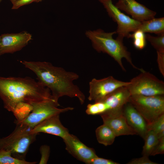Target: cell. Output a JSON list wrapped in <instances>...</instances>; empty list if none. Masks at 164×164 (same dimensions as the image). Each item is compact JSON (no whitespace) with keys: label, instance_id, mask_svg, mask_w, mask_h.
Returning a JSON list of instances; mask_svg holds the SVG:
<instances>
[{"label":"cell","instance_id":"6da1fadb","mask_svg":"<svg viewBox=\"0 0 164 164\" xmlns=\"http://www.w3.org/2000/svg\"><path fill=\"white\" fill-rule=\"evenodd\" d=\"M20 62L36 74L38 81L49 89L56 101L58 102L61 97L67 96L77 98L81 104L84 103V94L73 82L79 78L76 73L67 71L46 61L22 60Z\"/></svg>","mask_w":164,"mask_h":164},{"label":"cell","instance_id":"7a4b0ae2","mask_svg":"<svg viewBox=\"0 0 164 164\" xmlns=\"http://www.w3.org/2000/svg\"><path fill=\"white\" fill-rule=\"evenodd\" d=\"M0 97L4 108L12 112L20 102L31 104L52 97L48 88L30 77H0Z\"/></svg>","mask_w":164,"mask_h":164},{"label":"cell","instance_id":"3957f363","mask_svg":"<svg viewBox=\"0 0 164 164\" xmlns=\"http://www.w3.org/2000/svg\"><path fill=\"white\" fill-rule=\"evenodd\" d=\"M116 31L106 32L99 29L96 30L86 31L85 35L91 41L93 48L99 53H106L116 61L124 71H126L122 62L123 58L126 60L135 69L141 72L142 69L136 67L133 63L130 53L124 46L123 40L113 38V35L116 34Z\"/></svg>","mask_w":164,"mask_h":164},{"label":"cell","instance_id":"277c9868","mask_svg":"<svg viewBox=\"0 0 164 164\" xmlns=\"http://www.w3.org/2000/svg\"><path fill=\"white\" fill-rule=\"evenodd\" d=\"M32 129L23 124H17L9 135L0 138V150L9 152L15 158L26 160L29 146L35 141L37 135L31 132Z\"/></svg>","mask_w":164,"mask_h":164},{"label":"cell","instance_id":"5b68a950","mask_svg":"<svg viewBox=\"0 0 164 164\" xmlns=\"http://www.w3.org/2000/svg\"><path fill=\"white\" fill-rule=\"evenodd\" d=\"M128 102L143 116L148 126L164 114V95H132L130 96Z\"/></svg>","mask_w":164,"mask_h":164},{"label":"cell","instance_id":"8992f818","mask_svg":"<svg viewBox=\"0 0 164 164\" xmlns=\"http://www.w3.org/2000/svg\"><path fill=\"white\" fill-rule=\"evenodd\" d=\"M141 72L132 79L126 87L130 95H164V82L149 72L145 70Z\"/></svg>","mask_w":164,"mask_h":164},{"label":"cell","instance_id":"52a82bcc","mask_svg":"<svg viewBox=\"0 0 164 164\" xmlns=\"http://www.w3.org/2000/svg\"><path fill=\"white\" fill-rule=\"evenodd\" d=\"M32 109L29 115L23 120L16 123L22 124L33 128L46 118L54 115L73 110L74 108L67 107L60 108L58 102L53 98L31 104Z\"/></svg>","mask_w":164,"mask_h":164},{"label":"cell","instance_id":"ba28073f","mask_svg":"<svg viewBox=\"0 0 164 164\" xmlns=\"http://www.w3.org/2000/svg\"><path fill=\"white\" fill-rule=\"evenodd\" d=\"M103 5L109 17L117 24L116 31L117 38L123 39L128 38L131 32L138 29L141 22L136 20L122 12L113 3L112 0H98Z\"/></svg>","mask_w":164,"mask_h":164},{"label":"cell","instance_id":"9c48e42d","mask_svg":"<svg viewBox=\"0 0 164 164\" xmlns=\"http://www.w3.org/2000/svg\"><path fill=\"white\" fill-rule=\"evenodd\" d=\"M129 83L118 80L112 76L100 79L94 78L89 83L88 99L94 102L100 101L117 89L127 87Z\"/></svg>","mask_w":164,"mask_h":164},{"label":"cell","instance_id":"30bf717a","mask_svg":"<svg viewBox=\"0 0 164 164\" xmlns=\"http://www.w3.org/2000/svg\"><path fill=\"white\" fill-rule=\"evenodd\" d=\"M123 108L108 111L100 115L103 124L108 126L116 137L123 135H137L128 124L123 112Z\"/></svg>","mask_w":164,"mask_h":164},{"label":"cell","instance_id":"8fae6325","mask_svg":"<svg viewBox=\"0 0 164 164\" xmlns=\"http://www.w3.org/2000/svg\"><path fill=\"white\" fill-rule=\"evenodd\" d=\"M63 139L67 152L80 161L89 164L92 159L97 156L93 149L87 146L73 135L69 133Z\"/></svg>","mask_w":164,"mask_h":164},{"label":"cell","instance_id":"7c38bea8","mask_svg":"<svg viewBox=\"0 0 164 164\" xmlns=\"http://www.w3.org/2000/svg\"><path fill=\"white\" fill-rule=\"evenodd\" d=\"M0 36V56L21 50L32 39V35L25 31L17 33H5Z\"/></svg>","mask_w":164,"mask_h":164},{"label":"cell","instance_id":"4fadbf2b","mask_svg":"<svg viewBox=\"0 0 164 164\" xmlns=\"http://www.w3.org/2000/svg\"><path fill=\"white\" fill-rule=\"evenodd\" d=\"M115 6L140 22L155 18L156 13L135 0H118Z\"/></svg>","mask_w":164,"mask_h":164},{"label":"cell","instance_id":"5bb4252c","mask_svg":"<svg viewBox=\"0 0 164 164\" xmlns=\"http://www.w3.org/2000/svg\"><path fill=\"white\" fill-rule=\"evenodd\" d=\"M59 115H54L45 119L33 127L31 132L37 134L40 132L50 134L63 139L69 133L68 129L61 123Z\"/></svg>","mask_w":164,"mask_h":164},{"label":"cell","instance_id":"9a60e30c","mask_svg":"<svg viewBox=\"0 0 164 164\" xmlns=\"http://www.w3.org/2000/svg\"><path fill=\"white\" fill-rule=\"evenodd\" d=\"M123 112L129 125L143 139L148 131V125L145 119L128 102L124 106Z\"/></svg>","mask_w":164,"mask_h":164},{"label":"cell","instance_id":"2e32d148","mask_svg":"<svg viewBox=\"0 0 164 164\" xmlns=\"http://www.w3.org/2000/svg\"><path fill=\"white\" fill-rule=\"evenodd\" d=\"M130 96L126 87H122L117 89L99 102L104 113L122 108L124 105L128 102Z\"/></svg>","mask_w":164,"mask_h":164},{"label":"cell","instance_id":"e0dca14e","mask_svg":"<svg viewBox=\"0 0 164 164\" xmlns=\"http://www.w3.org/2000/svg\"><path fill=\"white\" fill-rule=\"evenodd\" d=\"M138 30L157 35L164 33V18H154L142 22Z\"/></svg>","mask_w":164,"mask_h":164},{"label":"cell","instance_id":"ac0fdd59","mask_svg":"<svg viewBox=\"0 0 164 164\" xmlns=\"http://www.w3.org/2000/svg\"><path fill=\"white\" fill-rule=\"evenodd\" d=\"M95 133L98 142L105 146L112 144L116 137L112 129L104 124L97 128Z\"/></svg>","mask_w":164,"mask_h":164},{"label":"cell","instance_id":"d6986e66","mask_svg":"<svg viewBox=\"0 0 164 164\" xmlns=\"http://www.w3.org/2000/svg\"><path fill=\"white\" fill-rule=\"evenodd\" d=\"M145 143L143 147V155L149 156L158 144L159 139L156 134L152 130H148L144 138Z\"/></svg>","mask_w":164,"mask_h":164},{"label":"cell","instance_id":"ffe728a7","mask_svg":"<svg viewBox=\"0 0 164 164\" xmlns=\"http://www.w3.org/2000/svg\"><path fill=\"white\" fill-rule=\"evenodd\" d=\"M32 109L31 104L25 102H20L15 106L12 112L16 118L15 124L19 122L26 118Z\"/></svg>","mask_w":164,"mask_h":164},{"label":"cell","instance_id":"44dd1931","mask_svg":"<svg viewBox=\"0 0 164 164\" xmlns=\"http://www.w3.org/2000/svg\"><path fill=\"white\" fill-rule=\"evenodd\" d=\"M36 162H29L14 158L9 151L0 150V164H35Z\"/></svg>","mask_w":164,"mask_h":164},{"label":"cell","instance_id":"7402d4cb","mask_svg":"<svg viewBox=\"0 0 164 164\" xmlns=\"http://www.w3.org/2000/svg\"><path fill=\"white\" fill-rule=\"evenodd\" d=\"M133 38V44L135 47L137 49L141 50L145 47L146 39L145 33L140 30H138L130 34L128 38Z\"/></svg>","mask_w":164,"mask_h":164},{"label":"cell","instance_id":"603a6c76","mask_svg":"<svg viewBox=\"0 0 164 164\" xmlns=\"http://www.w3.org/2000/svg\"><path fill=\"white\" fill-rule=\"evenodd\" d=\"M148 130H152L157 135L159 140L164 138V114L151 125L148 126Z\"/></svg>","mask_w":164,"mask_h":164},{"label":"cell","instance_id":"cb8c5ba5","mask_svg":"<svg viewBox=\"0 0 164 164\" xmlns=\"http://www.w3.org/2000/svg\"><path fill=\"white\" fill-rule=\"evenodd\" d=\"M148 40L157 51H164V33L155 36L149 34H145Z\"/></svg>","mask_w":164,"mask_h":164},{"label":"cell","instance_id":"d4e9b609","mask_svg":"<svg viewBox=\"0 0 164 164\" xmlns=\"http://www.w3.org/2000/svg\"><path fill=\"white\" fill-rule=\"evenodd\" d=\"M39 150L41 158L39 164H46L48 162L50 155V147L46 145H43L40 147Z\"/></svg>","mask_w":164,"mask_h":164},{"label":"cell","instance_id":"484cf974","mask_svg":"<svg viewBox=\"0 0 164 164\" xmlns=\"http://www.w3.org/2000/svg\"><path fill=\"white\" fill-rule=\"evenodd\" d=\"M128 164H157L158 163L153 162L149 158V156L145 155L140 158L133 159L127 163Z\"/></svg>","mask_w":164,"mask_h":164},{"label":"cell","instance_id":"4316f807","mask_svg":"<svg viewBox=\"0 0 164 164\" xmlns=\"http://www.w3.org/2000/svg\"><path fill=\"white\" fill-rule=\"evenodd\" d=\"M157 61L159 69L162 75L164 77V51H157Z\"/></svg>","mask_w":164,"mask_h":164},{"label":"cell","instance_id":"83f0119b","mask_svg":"<svg viewBox=\"0 0 164 164\" xmlns=\"http://www.w3.org/2000/svg\"><path fill=\"white\" fill-rule=\"evenodd\" d=\"M113 161L99 157L98 156L92 159L89 164H119Z\"/></svg>","mask_w":164,"mask_h":164},{"label":"cell","instance_id":"f1b7e54d","mask_svg":"<svg viewBox=\"0 0 164 164\" xmlns=\"http://www.w3.org/2000/svg\"><path fill=\"white\" fill-rule=\"evenodd\" d=\"M164 153V138L159 140L158 144L155 147L151 155L154 156L159 154Z\"/></svg>","mask_w":164,"mask_h":164},{"label":"cell","instance_id":"f546056e","mask_svg":"<svg viewBox=\"0 0 164 164\" xmlns=\"http://www.w3.org/2000/svg\"><path fill=\"white\" fill-rule=\"evenodd\" d=\"M39 0H17L13 2L12 9H16L20 7L31 3L33 2H39Z\"/></svg>","mask_w":164,"mask_h":164},{"label":"cell","instance_id":"4dcf8cb0","mask_svg":"<svg viewBox=\"0 0 164 164\" xmlns=\"http://www.w3.org/2000/svg\"><path fill=\"white\" fill-rule=\"evenodd\" d=\"M1 36H0V48H1Z\"/></svg>","mask_w":164,"mask_h":164},{"label":"cell","instance_id":"1f68e13d","mask_svg":"<svg viewBox=\"0 0 164 164\" xmlns=\"http://www.w3.org/2000/svg\"><path fill=\"white\" fill-rule=\"evenodd\" d=\"M10 1L12 3L13 2H15L17 0H10Z\"/></svg>","mask_w":164,"mask_h":164},{"label":"cell","instance_id":"d6a6232c","mask_svg":"<svg viewBox=\"0 0 164 164\" xmlns=\"http://www.w3.org/2000/svg\"><path fill=\"white\" fill-rule=\"evenodd\" d=\"M42 0H39V2H41V1H42Z\"/></svg>","mask_w":164,"mask_h":164},{"label":"cell","instance_id":"836d02e7","mask_svg":"<svg viewBox=\"0 0 164 164\" xmlns=\"http://www.w3.org/2000/svg\"><path fill=\"white\" fill-rule=\"evenodd\" d=\"M2 0H0V2L2 1Z\"/></svg>","mask_w":164,"mask_h":164}]
</instances>
